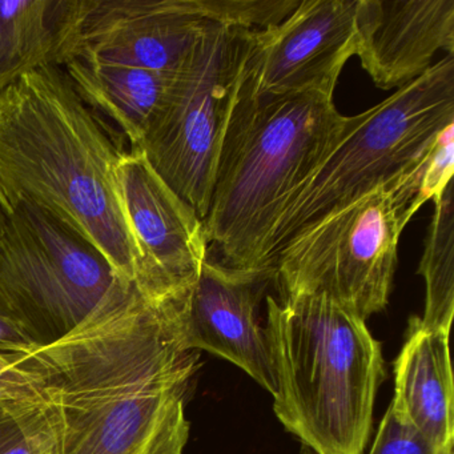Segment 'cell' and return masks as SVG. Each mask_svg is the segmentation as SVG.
<instances>
[{"label": "cell", "mask_w": 454, "mask_h": 454, "mask_svg": "<svg viewBox=\"0 0 454 454\" xmlns=\"http://www.w3.org/2000/svg\"><path fill=\"white\" fill-rule=\"evenodd\" d=\"M12 206L10 203L9 198H7L6 192H4V187L0 184V223L4 219L7 214L12 211Z\"/></svg>", "instance_id": "cell-22"}, {"label": "cell", "mask_w": 454, "mask_h": 454, "mask_svg": "<svg viewBox=\"0 0 454 454\" xmlns=\"http://www.w3.org/2000/svg\"><path fill=\"white\" fill-rule=\"evenodd\" d=\"M440 51L454 55V0H360L356 57L377 89L416 81Z\"/></svg>", "instance_id": "cell-13"}, {"label": "cell", "mask_w": 454, "mask_h": 454, "mask_svg": "<svg viewBox=\"0 0 454 454\" xmlns=\"http://www.w3.org/2000/svg\"><path fill=\"white\" fill-rule=\"evenodd\" d=\"M425 163L291 239L270 264L280 299L324 294L364 321L381 312L389 301L401 235L424 206Z\"/></svg>", "instance_id": "cell-6"}, {"label": "cell", "mask_w": 454, "mask_h": 454, "mask_svg": "<svg viewBox=\"0 0 454 454\" xmlns=\"http://www.w3.org/2000/svg\"><path fill=\"white\" fill-rule=\"evenodd\" d=\"M7 357L4 377L41 405L51 454H184L198 350L183 347L177 316L134 286L63 339Z\"/></svg>", "instance_id": "cell-1"}, {"label": "cell", "mask_w": 454, "mask_h": 454, "mask_svg": "<svg viewBox=\"0 0 454 454\" xmlns=\"http://www.w3.org/2000/svg\"><path fill=\"white\" fill-rule=\"evenodd\" d=\"M52 434L41 405L0 376V454H51Z\"/></svg>", "instance_id": "cell-18"}, {"label": "cell", "mask_w": 454, "mask_h": 454, "mask_svg": "<svg viewBox=\"0 0 454 454\" xmlns=\"http://www.w3.org/2000/svg\"><path fill=\"white\" fill-rule=\"evenodd\" d=\"M33 347L14 323L0 315V355L25 352Z\"/></svg>", "instance_id": "cell-21"}, {"label": "cell", "mask_w": 454, "mask_h": 454, "mask_svg": "<svg viewBox=\"0 0 454 454\" xmlns=\"http://www.w3.org/2000/svg\"><path fill=\"white\" fill-rule=\"evenodd\" d=\"M121 286L132 284L41 207L17 201L0 223V315L34 347L67 336Z\"/></svg>", "instance_id": "cell-7"}, {"label": "cell", "mask_w": 454, "mask_h": 454, "mask_svg": "<svg viewBox=\"0 0 454 454\" xmlns=\"http://www.w3.org/2000/svg\"><path fill=\"white\" fill-rule=\"evenodd\" d=\"M273 411L309 454H364L385 377L366 321L324 294L267 297Z\"/></svg>", "instance_id": "cell-4"}, {"label": "cell", "mask_w": 454, "mask_h": 454, "mask_svg": "<svg viewBox=\"0 0 454 454\" xmlns=\"http://www.w3.org/2000/svg\"><path fill=\"white\" fill-rule=\"evenodd\" d=\"M369 454H438L392 405L387 408Z\"/></svg>", "instance_id": "cell-19"}, {"label": "cell", "mask_w": 454, "mask_h": 454, "mask_svg": "<svg viewBox=\"0 0 454 454\" xmlns=\"http://www.w3.org/2000/svg\"><path fill=\"white\" fill-rule=\"evenodd\" d=\"M207 23L198 0H94L76 57L172 74Z\"/></svg>", "instance_id": "cell-12"}, {"label": "cell", "mask_w": 454, "mask_h": 454, "mask_svg": "<svg viewBox=\"0 0 454 454\" xmlns=\"http://www.w3.org/2000/svg\"><path fill=\"white\" fill-rule=\"evenodd\" d=\"M9 357L7 355H0V376L6 372V369L9 368Z\"/></svg>", "instance_id": "cell-23"}, {"label": "cell", "mask_w": 454, "mask_h": 454, "mask_svg": "<svg viewBox=\"0 0 454 454\" xmlns=\"http://www.w3.org/2000/svg\"><path fill=\"white\" fill-rule=\"evenodd\" d=\"M434 212L425 239L419 273L427 286L425 329L449 333L454 313V192L453 182L433 200Z\"/></svg>", "instance_id": "cell-17"}, {"label": "cell", "mask_w": 454, "mask_h": 454, "mask_svg": "<svg viewBox=\"0 0 454 454\" xmlns=\"http://www.w3.org/2000/svg\"><path fill=\"white\" fill-rule=\"evenodd\" d=\"M344 121L331 94H259L244 66L204 219L209 254H216V262L262 270V249L284 204L309 176Z\"/></svg>", "instance_id": "cell-3"}, {"label": "cell", "mask_w": 454, "mask_h": 454, "mask_svg": "<svg viewBox=\"0 0 454 454\" xmlns=\"http://www.w3.org/2000/svg\"><path fill=\"white\" fill-rule=\"evenodd\" d=\"M116 176L137 248L135 288L153 307L183 312L209 256L203 219L137 148L121 153Z\"/></svg>", "instance_id": "cell-9"}, {"label": "cell", "mask_w": 454, "mask_h": 454, "mask_svg": "<svg viewBox=\"0 0 454 454\" xmlns=\"http://www.w3.org/2000/svg\"><path fill=\"white\" fill-rule=\"evenodd\" d=\"M454 124V55L395 90L379 105L345 116L309 176L278 214L262 270L294 236L331 212L425 163L438 135Z\"/></svg>", "instance_id": "cell-5"}, {"label": "cell", "mask_w": 454, "mask_h": 454, "mask_svg": "<svg viewBox=\"0 0 454 454\" xmlns=\"http://www.w3.org/2000/svg\"><path fill=\"white\" fill-rule=\"evenodd\" d=\"M270 284L272 270H238L208 256L188 297L180 336L185 349L235 364L273 395L275 377L259 318Z\"/></svg>", "instance_id": "cell-11"}, {"label": "cell", "mask_w": 454, "mask_h": 454, "mask_svg": "<svg viewBox=\"0 0 454 454\" xmlns=\"http://www.w3.org/2000/svg\"><path fill=\"white\" fill-rule=\"evenodd\" d=\"M86 106L105 114L139 148L166 94L172 74L75 57L65 66Z\"/></svg>", "instance_id": "cell-16"}, {"label": "cell", "mask_w": 454, "mask_h": 454, "mask_svg": "<svg viewBox=\"0 0 454 454\" xmlns=\"http://www.w3.org/2000/svg\"><path fill=\"white\" fill-rule=\"evenodd\" d=\"M395 411L438 454H453V374L449 333L425 329L419 317L409 321L406 341L395 363Z\"/></svg>", "instance_id": "cell-14"}, {"label": "cell", "mask_w": 454, "mask_h": 454, "mask_svg": "<svg viewBox=\"0 0 454 454\" xmlns=\"http://www.w3.org/2000/svg\"><path fill=\"white\" fill-rule=\"evenodd\" d=\"M254 33L207 23L172 74L137 148L203 222L231 100Z\"/></svg>", "instance_id": "cell-8"}, {"label": "cell", "mask_w": 454, "mask_h": 454, "mask_svg": "<svg viewBox=\"0 0 454 454\" xmlns=\"http://www.w3.org/2000/svg\"><path fill=\"white\" fill-rule=\"evenodd\" d=\"M114 145L63 67L23 76L0 92V184L94 244L135 286L137 254L124 216Z\"/></svg>", "instance_id": "cell-2"}, {"label": "cell", "mask_w": 454, "mask_h": 454, "mask_svg": "<svg viewBox=\"0 0 454 454\" xmlns=\"http://www.w3.org/2000/svg\"><path fill=\"white\" fill-rule=\"evenodd\" d=\"M360 0H300L278 25L254 31L247 78L259 94L334 95L357 49Z\"/></svg>", "instance_id": "cell-10"}, {"label": "cell", "mask_w": 454, "mask_h": 454, "mask_svg": "<svg viewBox=\"0 0 454 454\" xmlns=\"http://www.w3.org/2000/svg\"><path fill=\"white\" fill-rule=\"evenodd\" d=\"M454 172V124L446 127L425 163L422 175L419 199L422 203L434 200L445 190L449 183L453 182Z\"/></svg>", "instance_id": "cell-20"}, {"label": "cell", "mask_w": 454, "mask_h": 454, "mask_svg": "<svg viewBox=\"0 0 454 454\" xmlns=\"http://www.w3.org/2000/svg\"><path fill=\"white\" fill-rule=\"evenodd\" d=\"M94 0H0V92L78 55L82 25Z\"/></svg>", "instance_id": "cell-15"}]
</instances>
